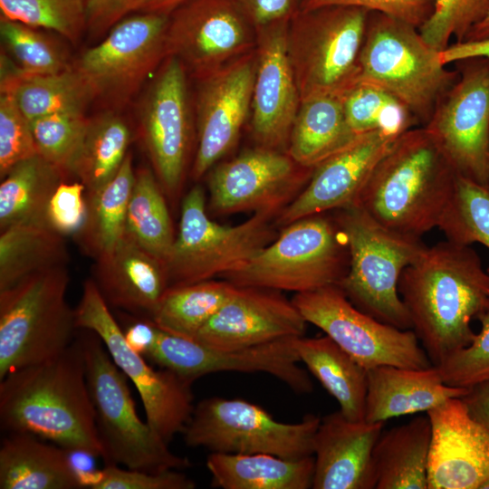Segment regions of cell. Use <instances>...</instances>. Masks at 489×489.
<instances>
[{
	"label": "cell",
	"instance_id": "obj_1",
	"mask_svg": "<svg viewBox=\"0 0 489 489\" xmlns=\"http://www.w3.org/2000/svg\"><path fill=\"white\" fill-rule=\"evenodd\" d=\"M398 293L434 366L467 347L474 320L489 312V273L470 245L427 246L401 273Z\"/></svg>",
	"mask_w": 489,
	"mask_h": 489
},
{
	"label": "cell",
	"instance_id": "obj_2",
	"mask_svg": "<svg viewBox=\"0 0 489 489\" xmlns=\"http://www.w3.org/2000/svg\"><path fill=\"white\" fill-rule=\"evenodd\" d=\"M0 424L8 433L33 434L70 452L103 458L79 338L57 357L0 380Z\"/></svg>",
	"mask_w": 489,
	"mask_h": 489
},
{
	"label": "cell",
	"instance_id": "obj_3",
	"mask_svg": "<svg viewBox=\"0 0 489 489\" xmlns=\"http://www.w3.org/2000/svg\"><path fill=\"white\" fill-rule=\"evenodd\" d=\"M457 176L431 133L415 127L379 161L355 206L390 231L421 238L438 227Z\"/></svg>",
	"mask_w": 489,
	"mask_h": 489
},
{
	"label": "cell",
	"instance_id": "obj_4",
	"mask_svg": "<svg viewBox=\"0 0 489 489\" xmlns=\"http://www.w3.org/2000/svg\"><path fill=\"white\" fill-rule=\"evenodd\" d=\"M360 82L375 84L403 102L425 126L459 77L448 70L439 52L418 28L379 12H370L360 55Z\"/></svg>",
	"mask_w": 489,
	"mask_h": 489
},
{
	"label": "cell",
	"instance_id": "obj_5",
	"mask_svg": "<svg viewBox=\"0 0 489 489\" xmlns=\"http://www.w3.org/2000/svg\"><path fill=\"white\" fill-rule=\"evenodd\" d=\"M333 216L350 254L348 273L338 286L361 312L400 330L412 329L398 282L427 245L421 238L383 227L357 206L335 210Z\"/></svg>",
	"mask_w": 489,
	"mask_h": 489
},
{
	"label": "cell",
	"instance_id": "obj_6",
	"mask_svg": "<svg viewBox=\"0 0 489 489\" xmlns=\"http://www.w3.org/2000/svg\"><path fill=\"white\" fill-rule=\"evenodd\" d=\"M86 331L81 340L87 384L105 465L160 473L184 469L190 462L174 454L136 411L128 378L117 367L100 337Z\"/></svg>",
	"mask_w": 489,
	"mask_h": 489
},
{
	"label": "cell",
	"instance_id": "obj_7",
	"mask_svg": "<svg viewBox=\"0 0 489 489\" xmlns=\"http://www.w3.org/2000/svg\"><path fill=\"white\" fill-rule=\"evenodd\" d=\"M66 265L49 268L0 291V380L53 359L73 341L75 310L66 301Z\"/></svg>",
	"mask_w": 489,
	"mask_h": 489
},
{
	"label": "cell",
	"instance_id": "obj_8",
	"mask_svg": "<svg viewBox=\"0 0 489 489\" xmlns=\"http://www.w3.org/2000/svg\"><path fill=\"white\" fill-rule=\"evenodd\" d=\"M370 11L331 5L299 10L290 19L287 52L301 101L343 96L360 82V55Z\"/></svg>",
	"mask_w": 489,
	"mask_h": 489
},
{
	"label": "cell",
	"instance_id": "obj_9",
	"mask_svg": "<svg viewBox=\"0 0 489 489\" xmlns=\"http://www.w3.org/2000/svg\"><path fill=\"white\" fill-rule=\"evenodd\" d=\"M326 214L285 225L272 243L224 277L237 286L295 293L338 285L348 273L350 254L334 216Z\"/></svg>",
	"mask_w": 489,
	"mask_h": 489
},
{
	"label": "cell",
	"instance_id": "obj_10",
	"mask_svg": "<svg viewBox=\"0 0 489 489\" xmlns=\"http://www.w3.org/2000/svg\"><path fill=\"white\" fill-rule=\"evenodd\" d=\"M271 219L254 214L236 225H220L207 216L204 189L192 187L183 199L178 234L165 261L168 287L238 270L276 238Z\"/></svg>",
	"mask_w": 489,
	"mask_h": 489
},
{
	"label": "cell",
	"instance_id": "obj_11",
	"mask_svg": "<svg viewBox=\"0 0 489 489\" xmlns=\"http://www.w3.org/2000/svg\"><path fill=\"white\" fill-rule=\"evenodd\" d=\"M77 329L93 331L102 340L112 360L136 387L146 421L168 444L184 431L194 411L193 381L172 370L151 367L127 340L93 279L83 283L75 309Z\"/></svg>",
	"mask_w": 489,
	"mask_h": 489
},
{
	"label": "cell",
	"instance_id": "obj_12",
	"mask_svg": "<svg viewBox=\"0 0 489 489\" xmlns=\"http://www.w3.org/2000/svg\"><path fill=\"white\" fill-rule=\"evenodd\" d=\"M321 418L308 414L302 421H277L259 405L240 398L212 397L195 406L182 432L186 445L211 453L270 454L283 458L313 455Z\"/></svg>",
	"mask_w": 489,
	"mask_h": 489
},
{
	"label": "cell",
	"instance_id": "obj_13",
	"mask_svg": "<svg viewBox=\"0 0 489 489\" xmlns=\"http://www.w3.org/2000/svg\"><path fill=\"white\" fill-rule=\"evenodd\" d=\"M304 320L320 328L367 370L384 365L434 366L412 329L400 330L356 308L338 285L295 293Z\"/></svg>",
	"mask_w": 489,
	"mask_h": 489
},
{
	"label": "cell",
	"instance_id": "obj_14",
	"mask_svg": "<svg viewBox=\"0 0 489 489\" xmlns=\"http://www.w3.org/2000/svg\"><path fill=\"white\" fill-rule=\"evenodd\" d=\"M459 77L425 127L458 176L489 181V58L454 62Z\"/></svg>",
	"mask_w": 489,
	"mask_h": 489
},
{
	"label": "cell",
	"instance_id": "obj_15",
	"mask_svg": "<svg viewBox=\"0 0 489 489\" xmlns=\"http://www.w3.org/2000/svg\"><path fill=\"white\" fill-rule=\"evenodd\" d=\"M256 31L235 0H186L168 16L166 53L197 80L254 52Z\"/></svg>",
	"mask_w": 489,
	"mask_h": 489
},
{
	"label": "cell",
	"instance_id": "obj_16",
	"mask_svg": "<svg viewBox=\"0 0 489 489\" xmlns=\"http://www.w3.org/2000/svg\"><path fill=\"white\" fill-rule=\"evenodd\" d=\"M314 168L295 162L286 151L257 146L214 166L208 172L212 212H253L273 216L308 184Z\"/></svg>",
	"mask_w": 489,
	"mask_h": 489
},
{
	"label": "cell",
	"instance_id": "obj_17",
	"mask_svg": "<svg viewBox=\"0 0 489 489\" xmlns=\"http://www.w3.org/2000/svg\"><path fill=\"white\" fill-rule=\"evenodd\" d=\"M169 14L145 13L125 17L97 45L82 54L76 66L94 98L122 102L167 57Z\"/></svg>",
	"mask_w": 489,
	"mask_h": 489
},
{
	"label": "cell",
	"instance_id": "obj_18",
	"mask_svg": "<svg viewBox=\"0 0 489 489\" xmlns=\"http://www.w3.org/2000/svg\"><path fill=\"white\" fill-rule=\"evenodd\" d=\"M296 338L224 350L168 333L153 323L150 337L139 353L159 368L172 370L193 382L219 371L264 372L277 378L296 393H310L312 382L308 372L298 364Z\"/></svg>",
	"mask_w": 489,
	"mask_h": 489
},
{
	"label": "cell",
	"instance_id": "obj_19",
	"mask_svg": "<svg viewBox=\"0 0 489 489\" xmlns=\"http://www.w3.org/2000/svg\"><path fill=\"white\" fill-rule=\"evenodd\" d=\"M187 72L168 56L141 104L140 126L154 173L169 196L180 188L191 147L193 123Z\"/></svg>",
	"mask_w": 489,
	"mask_h": 489
},
{
	"label": "cell",
	"instance_id": "obj_20",
	"mask_svg": "<svg viewBox=\"0 0 489 489\" xmlns=\"http://www.w3.org/2000/svg\"><path fill=\"white\" fill-rule=\"evenodd\" d=\"M255 66L254 50L197 80L194 179L206 174L236 145L250 118Z\"/></svg>",
	"mask_w": 489,
	"mask_h": 489
},
{
	"label": "cell",
	"instance_id": "obj_21",
	"mask_svg": "<svg viewBox=\"0 0 489 489\" xmlns=\"http://www.w3.org/2000/svg\"><path fill=\"white\" fill-rule=\"evenodd\" d=\"M307 321L280 291L237 286L192 339L213 349L235 350L304 335Z\"/></svg>",
	"mask_w": 489,
	"mask_h": 489
},
{
	"label": "cell",
	"instance_id": "obj_22",
	"mask_svg": "<svg viewBox=\"0 0 489 489\" xmlns=\"http://www.w3.org/2000/svg\"><path fill=\"white\" fill-rule=\"evenodd\" d=\"M289 21L256 30V66L249 118L257 146L282 151L287 149L301 104L287 52Z\"/></svg>",
	"mask_w": 489,
	"mask_h": 489
},
{
	"label": "cell",
	"instance_id": "obj_23",
	"mask_svg": "<svg viewBox=\"0 0 489 489\" xmlns=\"http://www.w3.org/2000/svg\"><path fill=\"white\" fill-rule=\"evenodd\" d=\"M431 441L427 489H480L489 478V430L462 399L428 410Z\"/></svg>",
	"mask_w": 489,
	"mask_h": 489
},
{
	"label": "cell",
	"instance_id": "obj_24",
	"mask_svg": "<svg viewBox=\"0 0 489 489\" xmlns=\"http://www.w3.org/2000/svg\"><path fill=\"white\" fill-rule=\"evenodd\" d=\"M399 136L382 130L361 134L327 158L279 214L277 223L285 226L303 217L355 206L375 167Z\"/></svg>",
	"mask_w": 489,
	"mask_h": 489
},
{
	"label": "cell",
	"instance_id": "obj_25",
	"mask_svg": "<svg viewBox=\"0 0 489 489\" xmlns=\"http://www.w3.org/2000/svg\"><path fill=\"white\" fill-rule=\"evenodd\" d=\"M385 422L352 421L339 410L321 419L313 441L314 489H375L374 446Z\"/></svg>",
	"mask_w": 489,
	"mask_h": 489
},
{
	"label": "cell",
	"instance_id": "obj_26",
	"mask_svg": "<svg viewBox=\"0 0 489 489\" xmlns=\"http://www.w3.org/2000/svg\"><path fill=\"white\" fill-rule=\"evenodd\" d=\"M95 260L93 281L107 304L149 319L168 288L164 263L125 235Z\"/></svg>",
	"mask_w": 489,
	"mask_h": 489
},
{
	"label": "cell",
	"instance_id": "obj_27",
	"mask_svg": "<svg viewBox=\"0 0 489 489\" xmlns=\"http://www.w3.org/2000/svg\"><path fill=\"white\" fill-rule=\"evenodd\" d=\"M468 388L446 385L436 366L409 369L379 366L368 370L364 420L370 423L427 412Z\"/></svg>",
	"mask_w": 489,
	"mask_h": 489
},
{
	"label": "cell",
	"instance_id": "obj_28",
	"mask_svg": "<svg viewBox=\"0 0 489 489\" xmlns=\"http://www.w3.org/2000/svg\"><path fill=\"white\" fill-rule=\"evenodd\" d=\"M24 432H9L0 446L1 489L84 488L71 452Z\"/></svg>",
	"mask_w": 489,
	"mask_h": 489
},
{
	"label": "cell",
	"instance_id": "obj_29",
	"mask_svg": "<svg viewBox=\"0 0 489 489\" xmlns=\"http://www.w3.org/2000/svg\"><path fill=\"white\" fill-rule=\"evenodd\" d=\"M1 92L10 93L29 120L52 114H84L94 95L75 68L43 75L24 73L1 56Z\"/></svg>",
	"mask_w": 489,
	"mask_h": 489
},
{
	"label": "cell",
	"instance_id": "obj_30",
	"mask_svg": "<svg viewBox=\"0 0 489 489\" xmlns=\"http://www.w3.org/2000/svg\"><path fill=\"white\" fill-rule=\"evenodd\" d=\"M427 415L382 432L372 453L375 489H427Z\"/></svg>",
	"mask_w": 489,
	"mask_h": 489
},
{
	"label": "cell",
	"instance_id": "obj_31",
	"mask_svg": "<svg viewBox=\"0 0 489 489\" xmlns=\"http://www.w3.org/2000/svg\"><path fill=\"white\" fill-rule=\"evenodd\" d=\"M206 467L212 485L223 489H308L312 488L314 456L211 453Z\"/></svg>",
	"mask_w": 489,
	"mask_h": 489
},
{
	"label": "cell",
	"instance_id": "obj_32",
	"mask_svg": "<svg viewBox=\"0 0 489 489\" xmlns=\"http://www.w3.org/2000/svg\"><path fill=\"white\" fill-rule=\"evenodd\" d=\"M358 136L347 121L342 96L318 95L301 101L286 152L301 166L315 168Z\"/></svg>",
	"mask_w": 489,
	"mask_h": 489
},
{
	"label": "cell",
	"instance_id": "obj_33",
	"mask_svg": "<svg viewBox=\"0 0 489 489\" xmlns=\"http://www.w3.org/2000/svg\"><path fill=\"white\" fill-rule=\"evenodd\" d=\"M300 362L337 400L340 411L352 421L365 417L368 370L327 335L295 339Z\"/></svg>",
	"mask_w": 489,
	"mask_h": 489
},
{
	"label": "cell",
	"instance_id": "obj_34",
	"mask_svg": "<svg viewBox=\"0 0 489 489\" xmlns=\"http://www.w3.org/2000/svg\"><path fill=\"white\" fill-rule=\"evenodd\" d=\"M64 235L46 222H24L0 235V291L40 271L66 265Z\"/></svg>",
	"mask_w": 489,
	"mask_h": 489
},
{
	"label": "cell",
	"instance_id": "obj_35",
	"mask_svg": "<svg viewBox=\"0 0 489 489\" xmlns=\"http://www.w3.org/2000/svg\"><path fill=\"white\" fill-rule=\"evenodd\" d=\"M134 180L132 156L128 153L110 181L95 191L85 192L86 216L75 235L84 251L95 259L109 254L125 235Z\"/></svg>",
	"mask_w": 489,
	"mask_h": 489
},
{
	"label": "cell",
	"instance_id": "obj_36",
	"mask_svg": "<svg viewBox=\"0 0 489 489\" xmlns=\"http://www.w3.org/2000/svg\"><path fill=\"white\" fill-rule=\"evenodd\" d=\"M64 180V174L39 154L13 167L1 179L0 230L24 222H46L51 197Z\"/></svg>",
	"mask_w": 489,
	"mask_h": 489
},
{
	"label": "cell",
	"instance_id": "obj_37",
	"mask_svg": "<svg viewBox=\"0 0 489 489\" xmlns=\"http://www.w3.org/2000/svg\"><path fill=\"white\" fill-rule=\"evenodd\" d=\"M131 132L120 115L109 112L90 119L70 173L95 191L110 181L128 155Z\"/></svg>",
	"mask_w": 489,
	"mask_h": 489
},
{
	"label": "cell",
	"instance_id": "obj_38",
	"mask_svg": "<svg viewBox=\"0 0 489 489\" xmlns=\"http://www.w3.org/2000/svg\"><path fill=\"white\" fill-rule=\"evenodd\" d=\"M235 288L227 280L213 279L168 287L149 320L168 333L193 339Z\"/></svg>",
	"mask_w": 489,
	"mask_h": 489
},
{
	"label": "cell",
	"instance_id": "obj_39",
	"mask_svg": "<svg viewBox=\"0 0 489 489\" xmlns=\"http://www.w3.org/2000/svg\"><path fill=\"white\" fill-rule=\"evenodd\" d=\"M163 191L149 168L135 172L124 235L165 264L176 237Z\"/></svg>",
	"mask_w": 489,
	"mask_h": 489
},
{
	"label": "cell",
	"instance_id": "obj_40",
	"mask_svg": "<svg viewBox=\"0 0 489 489\" xmlns=\"http://www.w3.org/2000/svg\"><path fill=\"white\" fill-rule=\"evenodd\" d=\"M342 100L347 121L357 135L382 130L399 136L419 126L403 102L375 84L359 82Z\"/></svg>",
	"mask_w": 489,
	"mask_h": 489
},
{
	"label": "cell",
	"instance_id": "obj_41",
	"mask_svg": "<svg viewBox=\"0 0 489 489\" xmlns=\"http://www.w3.org/2000/svg\"><path fill=\"white\" fill-rule=\"evenodd\" d=\"M438 228L448 241L464 245L477 242L489 249V181L477 183L457 176Z\"/></svg>",
	"mask_w": 489,
	"mask_h": 489
},
{
	"label": "cell",
	"instance_id": "obj_42",
	"mask_svg": "<svg viewBox=\"0 0 489 489\" xmlns=\"http://www.w3.org/2000/svg\"><path fill=\"white\" fill-rule=\"evenodd\" d=\"M2 16L51 30L70 41L87 27V0H0Z\"/></svg>",
	"mask_w": 489,
	"mask_h": 489
},
{
	"label": "cell",
	"instance_id": "obj_43",
	"mask_svg": "<svg viewBox=\"0 0 489 489\" xmlns=\"http://www.w3.org/2000/svg\"><path fill=\"white\" fill-rule=\"evenodd\" d=\"M0 35L5 48L25 74H52L71 68L62 48L36 28L1 18Z\"/></svg>",
	"mask_w": 489,
	"mask_h": 489
},
{
	"label": "cell",
	"instance_id": "obj_44",
	"mask_svg": "<svg viewBox=\"0 0 489 489\" xmlns=\"http://www.w3.org/2000/svg\"><path fill=\"white\" fill-rule=\"evenodd\" d=\"M89 119L84 114L59 113L30 120L37 152L63 174L82 145Z\"/></svg>",
	"mask_w": 489,
	"mask_h": 489
},
{
	"label": "cell",
	"instance_id": "obj_45",
	"mask_svg": "<svg viewBox=\"0 0 489 489\" xmlns=\"http://www.w3.org/2000/svg\"><path fill=\"white\" fill-rule=\"evenodd\" d=\"M488 6L489 0H436L419 33L432 48L441 52L452 37L463 42L471 28L484 17Z\"/></svg>",
	"mask_w": 489,
	"mask_h": 489
},
{
	"label": "cell",
	"instance_id": "obj_46",
	"mask_svg": "<svg viewBox=\"0 0 489 489\" xmlns=\"http://www.w3.org/2000/svg\"><path fill=\"white\" fill-rule=\"evenodd\" d=\"M478 321L481 330L473 341L436 366L446 385L469 388L489 381V312Z\"/></svg>",
	"mask_w": 489,
	"mask_h": 489
},
{
	"label": "cell",
	"instance_id": "obj_47",
	"mask_svg": "<svg viewBox=\"0 0 489 489\" xmlns=\"http://www.w3.org/2000/svg\"><path fill=\"white\" fill-rule=\"evenodd\" d=\"M30 120L8 92L0 95V178L19 162L37 155Z\"/></svg>",
	"mask_w": 489,
	"mask_h": 489
},
{
	"label": "cell",
	"instance_id": "obj_48",
	"mask_svg": "<svg viewBox=\"0 0 489 489\" xmlns=\"http://www.w3.org/2000/svg\"><path fill=\"white\" fill-rule=\"evenodd\" d=\"M195 482L178 469L160 473L107 465L97 471L91 489H194Z\"/></svg>",
	"mask_w": 489,
	"mask_h": 489
},
{
	"label": "cell",
	"instance_id": "obj_49",
	"mask_svg": "<svg viewBox=\"0 0 489 489\" xmlns=\"http://www.w3.org/2000/svg\"><path fill=\"white\" fill-rule=\"evenodd\" d=\"M85 187L80 182L62 181L49 202L46 222L62 235H76L86 216Z\"/></svg>",
	"mask_w": 489,
	"mask_h": 489
},
{
	"label": "cell",
	"instance_id": "obj_50",
	"mask_svg": "<svg viewBox=\"0 0 489 489\" xmlns=\"http://www.w3.org/2000/svg\"><path fill=\"white\" fill-rule=\"evenodd\" d=\"M436 0H302L300 10L343 5L379 12L414 25L420 26L431 15Z\"/></svg>",
	"mask_w": 489,
	"mask_h": 489
},
{
	"label": "cell",
	"instance_id": "obj_51",
	"mask_svg": "<svg viewBox=\"0 0 489 489\" xmlns=\"http://www.w3.org/2000/svg\"><path fill=\"white\" fill-rule=\"evenodd\" d=\"M255 31L289 21L300 10L302 0H235Z\"/></svg>",
	"mask_w": 489,
	"mask_h": 489
},
{
	"label": "cell",
	"instance_id": "obj_52",
	"mask_svg": "<svg viewBox=\"0 0 489 489\" xmlns=\"http://www.w3.org/2000/svg\"><path fill=\"white\" fill-rule=\"evenodd\" d=\"M143 0H87V27L100 35L132 11L139 10Z\"/></svg>",
	"mask_w": 489,
	"mask_h": 489
},
{
	"label": "cell",
	"instance_id": "obj_53",
	"mask_svg": "<svg viewBox=\"0 0 489 489\" xmlns=\"http://www.w3.org/2000/svg\"><path fill=\"white\" fill-rule=\"evenodd\" d=\"M475 57L489 58V38L477 41L456 42L439 52V58L444 65Z\"/></svg>",
	"mask_w": 489,
	"mask_h": 489
},
{
	"label": "cell",
	"instance_id": "obj_54",
	"mask_svg": "<svg viewBox=\"0 0 489 489\" xmlns=\"http://www.w3.org/2000/svg\"><path fill=\"white\" fill-rule=\"evenodd\" d=\"M462 399L471 416L489 430V381L469 388Z\"/></svg>",
	"mask_w": 489,
	"mask_h": 489
},
{
	"label": "cell",
	"instance_id": "obj_55",
	"mask_svg": "<svg viewBox=\"0 0 489 489\" xmlns=\"http://www.w3.org/2000/svg\"><path fill=\"white\" fill-rule=\"evenodd\" d=\"M186 0H143L139 11L169 14Z\"/></svg>",
	"mask_w": 489,
	"mask_h": 489
},
{
	"label": "cell",
	"instance_id": "obj_56",
	"mask_svg": "<svg viewBox=\"0 0 489 489\" xmlns=\"http://www.w3.org/2000/svg\"><path fill=\"white\" fill-rule=\"evenodd\" d=\"M489 38V6L484 17L476 24H475L467 35L465 41H477Z\"/></svg>",
	"mask_w": 489,
	"mask_h": 489
},
{
	"label": "cell",
	"instance_id": "obj_57",
	"mask_svg": "<svg viewBox=\"0 0 489 489\" xmlns=\"http://www.w3.org/2000/svg\"><path fill=\"white\" fill-rule=\"evenodd\" d=\"M480 489H489V478L482 484Z\"/></svg>",
	"mask_w": 489,
	"mask_h": 489
}]
</instances>
